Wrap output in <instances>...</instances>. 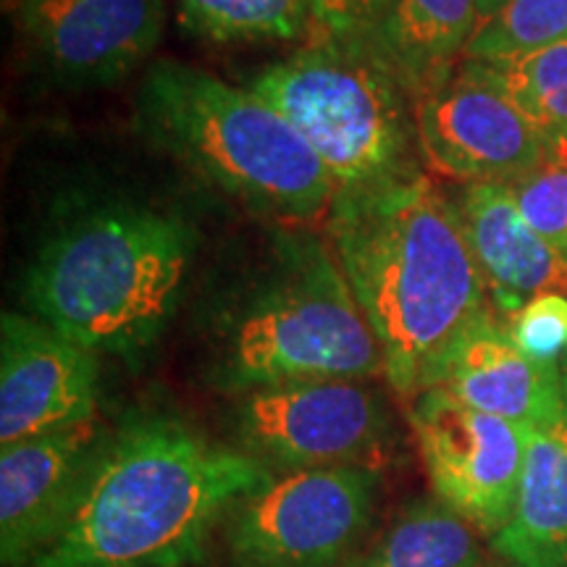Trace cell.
<instances>
[{
  "mask_svg": "<svg viewBox=\"0 0 567 567\" xmlns=\"http://www.w3.org/2000/svg\"><path fill=\"white\" fill-rule=\"evenodd\" d=\"M463 61L499 84L555 145L567 147V40L505 59Z\"/></svg>",
  "mask_w": 567,
  "mask_h": 567,
  "instance_id": "ffe728a7",
  "label": "cell"
},
{
  "mask_svg": "<svg viewBox=\"0 0 567 567\" xmlns=\"http://www.w3.org/2000/svg\"><path fill=\"white\" fill-rule=\"evenodd\" d=\"M134 124L182 168L260 216L308 221L337 197L321 158L274 105L205 69L151 63Z\"/></svg>",
  "mask_w": 567,
  "mask_h": 567,
  "instance_id": "5b68a950",
  "label": "cell"
},
{
  "mask_svg": "<svg viewBox=\"0 0 567 567\" xmlns=\"http://www.w3.org/2000/svg\"><path fill=\"white\" fill-rule=\"evenodd\" d=\"M27 34L69 90L111 87L155 51L166 0H27Z\"/></svg>",
  "mask_w": 567,
  "mask_h": 567,
  "instance_id": "4fadbf2b",
  "label": "cell"
},
{
  "mask_svg": "<svg viewBox=\"0 0 567 567\" xmlns=\"http://www.w3.org/2000/svg\"><path fill=\"white\" fill-rule=\"evenodd\" d=\"M111 429L101 417L0 446V563L24 567L53 547L80 505Z\"/></svg>",
  "mask_w": 567,
  "mask_h": 567,
  "instance_id": "8fae6325",
  "label": "cell"
},
{
  "mask_svg": "<svg viewBox=\"0 0 567 567\" xmlns=\"http://www.w3.org/2000/svg\"><path fill=\"white\" fill-rule=\"evenodd\" d=\"M195 252L197 229L179 213L126 197L80 203L42 237L24 300L87 350L134 358L172 323Z\"/></svg>",
  "mask_w": 567,
  "mask_h": 567,
  "instance_id": "3957f363",
  "label": "cell"
},
{
  "mask_svg": "<svg viewBox=\"0 0 567 567\" xmlns=\"http://www.w3.org/2000/svg\"><path fill=\"white\" fill-rule=\"evenodd\" d=\"M513 342L536 363L559 365L567 358V295L542 292L505 318Z\"/></svg>",
  "mask_w": 567,
  "mask_h": 567,
  "instance_id": "603a6c76",
  "label": "cell"
},
{
  "mask_svg": "<svg viewBox=\"0 0 567 567\" xmlns=\"http://www.w3.org/2000/svg\"><path fill=\"white\" fill-rule=\"evenodd\" d=\"M347 567H484V547L463 515L436 496H417Z\"/></svg>",
  "mask_w": 567,
  "mask_h": 567,
  "instance_id": "ac0fdd59",
  "label": "cell"
},
{
  "mask_svg": "<svg viewBox=\"0 0 567 567\" xmlns=\"http://www.w3.org/2000/svg\"><path fill=\"white\" fill-rule=\"evenodd\" d=\"M452 200L502 316L542 292L567 295V258L530 229L509 184H463Z\"/></svg>",
  "mask_w": 567,
  "mask_h": 567,
  "instance_id": "9a60e30c",
  "label": "cell"
},
{
  "mask_svg": "<svg viewBox=\"0 0 567 567\" xmlns=\"http://www.w3.org/2000/svg\"><path fill=\"white\" fill-rule=\"evenodd\" d=\"M97 352L40 318H0V446L97 417Z\"/></svg>",
  "mask_w": 567,
  "mask_h": 567,
  "instance_id": "7c38bea8",
  "label": "cell"
},
{
  "mask_svg": "<svg viewBox=\"0 0 567 567\" xmlns=\"http://www.w3.org/2000/svg\"><path fill=\"white\" fill-rule=\"evenodd\" d=\"M264 268L218 316L213 386L226 394L289 381L384 375V354L331 245L313 231L271 234Z\"/></svg>",
  "mask_w": 567,
  "mask_h": 567,
  "instance_id": "277c9868",
  "label": "cell"
},
{
  "mask_svg": "<svg viewBox=\"0 0 567 567\" xmlns=\"http://www.w3.org/2000/svg\"><path fill=\"white\" fill-rule=\"evenodd\" d=\"M567 40V0H496L463 59H505Z\"/></svg>",
  "mask_w": 567,
  "mask_h": 567,
  "instance_id": "44dd1931",
  "label": "cell"
},
{
  "mask_svg": "<svg viewBox=\"0 0 567 567\" xmlns=\"http://www.w3.org/2000/svg\"><path fill=\"white\" fill-rule=\"evenodd\" d=\"M417 455L436 499L494 538L515 513L528 429L425 389L410 408Z\"/></svg>",
  "mask_w": 567,
  "mask_h": 567,
  "instance_id": "9c48e42d",
  "label": "cell"
},
{
  "mask_svg": "<svg viewBox=\"0 0 567 567\" xmlns=\"http://www.w3.org/2000/svg\"><path fill=\"white\" fill-rule=\"evenodd\" d=\"M379 471L276 473L226 520L231 567H347L375 515Z\"/></svg>",
  "mask_w": 567,
  "mask_h": 567,
  "instance_id": "52a82bcc",
  "label": "cell"
},
{
  "mask_svg": "<svg viewBox=\"0 0 567 567\" xmlns=\"http://www.w3.org/2000/svg\"><path fill=\"white\" fill-rule=\"evenodd\" d=\"M276 473L179 415L111 431L69 526L24 567H197L234 507Z\"/></svg>",
  "mask_w": 567,
  "mask_h": 567,
  "instance_id": "7a4b0ae2",
  "label": "cell"
},
{
  "mask_svg": "<svg viewBox=\"0 0 567 567\" xmlns=\"http://www.w3.org/2000/svg\"><path fill=\"white\" fill-rule=\"evenodd\" d=\"M308 140L337 193L379 187L415 168V101L363 30H313L287 59L247 80Z\"/></svg>",
  "mask_w": 567,
  "mask_h": 567,
  "instance_id": "8992f818",
  "label": "cell"
},
{
  "mask_svg": "<svg viewBox=\"0 0 567 567\" xmlns=\"http://www.w3.org/2000/svg\"><path fill=\"white\" fill-rule=\"evenodd\" d=\"M509 187L530 229L567 258V147L557 145Z\"/></svg>",
  "mask_w": 567,
  "mask_h": 567,
  "instance_id": "7402d4cb",
  "label": "cell"
},
{
  "mask_svg": "<svg viewBox=\"0 0 567 567\" xmlns=\"http://www.w3.org/2000/svg\"><path fill=\"white\" fill-rule=\"evenodd\" d=\"M389 0H313V30H363Z\"/></svg>",
  "mask_w": 567,
  "mask_h": 567,
  "instance_id": "cb8c5ba5",
  "label": "cell"
},
{
  "mask_svg": "<svg viewBox=\"0 0 567 567\" xmlns=\"http://www.w3.org/2000/svg\"><path fill=\"white\" fill-rule=\"evenodd\" d=\"M417 153L446 179L509 184L555 151V142L471 61L415 101Z\"/></svg>",
  "mask_w": 567,
  "mask_h": 567,
  "instance_id": "30bf717a",
  "label": "cell"
},
{
  "mask_svg": "<svg viewBox=\"0 0 567 567\" xmlns=\"http://www.w3.org/2000/svg\"><path fill=\"white\" fill-rule=\"evenodd\" d=\"M494 3H496V0H478V19L484 17V13H486L488 9H492Z\"/></svg>",
  "mask_w": 567,
  "mask_h": 567,
  "instance_id": "d4e9b609",
  "label": "cell"
},
{
  "mask_svg": "<svg viewBox=\"0 0 567 567\" xmlns=\"http://www.w3.org/2000/svg\"><path fill=\"white\" fill-rule=\"evenodd\" d=\"M326 234L400 396L434 389L463 331L488 308L457 205L423 168L337 193Z\"/></svg>",
  "mask_w": 567,
  "mask_h": 567,
  "instance_id": "6da1fadb",
  "label": "cell"
},
{
  "mask_svg": "<svg viewBox=\"0 0 567 567\" xmlns=\"http://www.w3.org/2000/svg\"><path fill=\"white\" fill-rule=\"evenodd\" d=\"M492 544L515 567H567V358L563 400L528 429L515 513Z\"/></svg>",
  "mask_w": 567,
  "mask_h": 567,
  "instance_id": "2e32d148",
  "label": "cell"
},
{
  "mask_svg": "<svg viewBox=\"0 0 567 567\" xmlns=\"http://www.w3.org/2000/svg\"><path fill=\"white\" fill-rule=\"evenodd\" d=\"M237 446L276 473L375 467L392 442V415L365 381H289L239 394Z\"/></svg>",
  "mask_w": 567,
  "mask_h": 567,
  "instance_id": "ba28073f",
  "label": "cell"
},
{
  "mask_svg": "<svg viewBox=\"0 0 567 567\" xmlns=\"http://www.w3.org/2000/svg\"><path fill=\"white\" fill-rule=\"evenodd\" d=\"M179 21L213 45H271L308 40L313 0H179Z\"/></svg>",
  "mask_w": 567,
  "mask_h": 567,
  "instance_id": "d6986e66",
  "label": "cell"
},
{
  "mask_svg": "<svg viewBox=\"0 0 567 567\" xmlns=\"http://www.w3.org/2000/svg\"><path fill=\"white\" fill-rule=\"evenodd\" d=\"M484 567H488V565H484Z\"/></svg>",
  "mask_w": 567,
  "mask_h": 567,
  "instance_id": "484cf974",
  "label": "cell"
},
{
  "mask_svg": "<svg viewBox=\"0 0 567 567\" xmlns=\"http://www.w3.org/2000/svg\"><path fill=\"white\" fill-rule=\"evenodd\" d=\"M478 24V0H389L363 34L417 101L457 69Z\"/></svg>",
  "mask_w": 567,
  "mask_h": 567,
  "instance_id": "e0dca14e",
  "label": "cell"
},
{
  "mask_svg": "<svg viewBox=\"0 0 567 567\" xmlns=\"http://www.w3.org/2000/svg\"><path fill=\"white\" fill-rule=\"evenodd\" d=\"M436 386L481 413L534 429L563 400V363L530 360L486 308L446 354Z\"/></svg>",
  "mask_w": 567,
  "mask_h": 567,
  "instance_id": "5bb4252c",
  "label": "cell"
}]
</instances>
